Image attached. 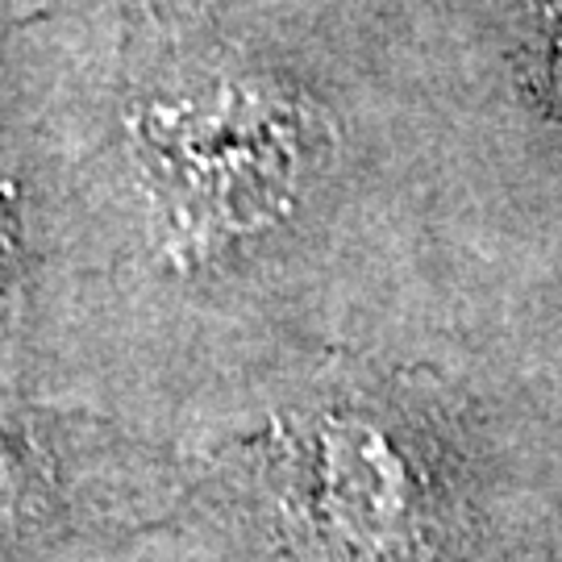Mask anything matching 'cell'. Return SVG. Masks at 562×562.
Wrapping results in <instances>:
<instances>
[{"mask_svg": "<svg viewBox=\"0 0 562 562\" xmlns=\"http://www.w3.org/2000/svg\"><path fill=\"white\" fill-rule=\"evenodd\" d=\"M313 508L355 554L392 559L413 550L422 483L367 413H329L313 442Z\"/></svg>", "mask_w": 562, "mask_h": 562, "instance_id": "cell-1", "label": "cell"}]
</instances>
